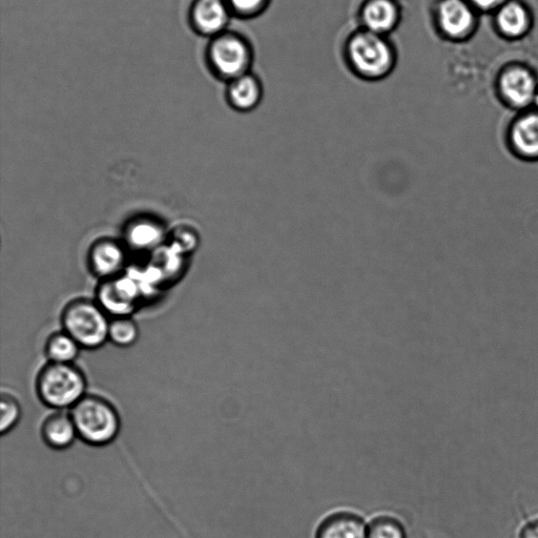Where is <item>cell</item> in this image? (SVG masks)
Returning <instances> with one entry per match:
<instances>
[{"label": "cell", "mask_w": 538, "mask_h": 538, "mask_svg": "<svg viewBox=\"0 0 538 538\" xmlns=\"http://www.w3.org/2000/svg\"><path fill=\"white\" fill-rule=\"evenodd\" d=\"M444 31L450 36H463L473 25V14L463 0H446L440 9Z\"/></svg>", "instance_id": "11"}, {"label": "cell", "mask_w": 538, "mask_h": 538, "mask_svg": "<svg viewBox=\"0 0 538 538\" xmlns=\"http://www.w3.org/2000/svg\"><path fill=\"white\" fill-rule=\"evenodd\" d=\"M40 436L51 449L61 451L71 448L79 440L70 411L54 410L40 426Z\"/></svg>", "instance_id": "5"}, {"label": "cell", "mask_w": 538, "mask_h": 538, "mask_svg": "<svg viewBox=\"0 0 538 538\" xmlns=\"http://www.w3.org/2000/svg\"><path fill=\"white\" fill-rule=\"evenodd\" d=\"M317 538H367V529L358 516L340 513L322 523Z\"/></svg>", "instance_id": "10"}, {"label": "cell", "mask_w": 538, "mask_h": 538, "mask_svg": "<svg viewBox=\"0 0 538 538\" xmlns=\"http://www.w3.org/2000/svg\"><path fill=\"white\" fill-rule=\"evenodd\" d=\"M162 236L161 227L150 220L134 223L128 232V240L136 248L154 247L159 244Z\"/></svg>", "instance_id": "17"}, {"label": "cell", "mask_w": 538, "mask_h": 538, "mask_svg": "<svg viewBox=\"0 0 538 538\" xmlns=\"http://www.w3.org/2000/svg\"><path fill=\"white\" fill-rule=\"evenodd\" d=\"M78 438L93 447H105L119 436L121 418L116 406L105 397L88 395L71 410Z\"/></svg>", "instance_id": "2"}, {"label": "cell", "mask_w": 538, "mask_h": 538, "mask_svg": "<svg viewBox=\"0 0 538 538\" xmlns=\"http://www.w3.org/2000/svg\"><path fill=\"white\" fill-rule=\"evenodd\" d=\"M350 49L355 65L365 73L378 74L388 65L389 50L384 41L375 35L356 37Z\"/></svg>", "instance_id": "4"}, {"label": "cell", "mask_w": 538, "mask_h": 538, "mask_svg": "<svg viewBox=\"0 0 538 538\" xmlns=\"http://www.w3.org/2000/svg\"><path fill=\"white\" fill-rule=\"evenodd\" d=\"M519 538H538V516L522 526Z\"/></svg>", "instance_id": "23"}, {"label": "cell", "mask_w": 538, "mask_h": 538, "mask_svg": "<svg viewBox=\"0 0 538 538\" xmlns=\"http://www.w3.org/2000/svg\"><path fill=\"white\" fill-rule=\"evenodd\" d=\"M498 23L504 34L511 37L520 36L528 27V15L521 5L509 3L501 9Z\"/></svg>", "instance_id": "14"}, {"label": "cell", "mask_w": 538, "mask_h": 538, "mask_svg": "<svg viewBox=\"0 0 538 538\" xmlns=\"http://www.w3.org/2000/svg\"><path fill=\"white\" fill-rule=\"evenodd\" d=\"M135 289L127 281L108 283L100 291V306L116 317H127L135 308Z\"/></svg>", "instance_id": "9"}, {"label": "cell", "mask_w": 538, "mask_h": 538, "mask_svg": "<svg viewBox=\"0 0 538 538\" xmlns=\"http://www.w3.org/2000/svg\"><path fill=\"white\" fill-rule=\"evenodd\" d=\"M502 92L509 103L524 108L534 102L535 82L531 74L520 68L506 72L501 81Z\"/></svg>", "instance_id": "7"}, {"label": "cell", "mask_w": 538, "mask_h": 538, "mask_svg": "<svg viewBox=\"0 0 538 538\" xmlns=\"http://www.w3.org/2000/svg\"><path fill=\"white\" fill-rule=\"evenodd\" d=\"M232 97L236 106L241 109L252 108L258 98L257 86L251 78H242L232 89Z\"/></svg>", "instance_id": "20"}, {"label": "cell", "mask_w": 538, "mask_h": 538, "mask_svg": "<svg viewBox=\"0 0 538 538\" xmlns=\"http://www.w3.org/2000/svg\"><path fill=\"white\" fill-rule=\"evenodd\" d=\"M367 538H405V531L397 521L381 517L371 523Z\"/></svg>", "instance_id": "21"}, {"label": "cell", "mask_w": 538, "mask_h": 538, "mask_svg": "<svg viewBox=\"0 0 538 538\" xmlns=\"http://www.w3.org/2000/svg\"><path fill=\"white\" fill-rule=\"evenodd\" d=\"M35 390L39 401L48 408L70 411L88 395V380L76 363L48 362L38 371Z\"/></svg>", "instance_id": "1"}, {"label": "cell", "mask_w": 538, "mask_h": 538, "mask_svg": "<svg viewBox=\"0 0 538 538\" xmlns=\"http://www.w3.org/2000/svg\"><path fill=\"white\" fill-rule=\"evenodd\" d=\"M0 413H2V419H0V433L2 436L10 433L22 420L23 407L19 400L11 391H2V397H0Z\"/></svg>", "instance_id": "18"}, {"label": "cell", "mask_w": 538, "mask_h": 538, "mask_svg": "<svg viewBox=\"0 0 538 538\" xmlns=\"http://www.w3.org/2000/svg\"><path fill=\"white\" fill-rule=\"evenodd\" d=\"M196 17L204 30L215 31L224 25L226 13L220 0H202L197 8Z\"/></svg>", "instance_id": "19"}, {"label": "cell", "mask_w": 538, "mask_h": 538, "mask_svg": "<svg viewBox=\"0 0 538 538\" xmlns=\"http://www.w3.org/2000/svg\"><path fill=\"white\" fill-rule=\"evenodd\" d=\"M470 2L480 9L488 10L498 6L503 0H470Z\"/></svg>", "instance_id": "25"}, {"label": "cell", "mask_w": 538, "mask_h": 538, "mask_svg": "<svg viewBox=\"0 0 538 538\" xmlns=\"http://www.w3.org/2000/svg\"><path fill=\"white\" fill-rule=\"evenodd\" d=\"M110 322L105 309L88 300L70 303L61 316L62 330L88 350L99 349L109 341Z\"/></svg>", "instance_id": "3"}, {"label": "cell", "mask_w": 538, "mask_h": 538, "mask_svg": "<svg viewBox=\"0 0 538 538\" xmlns=\"http://www.w3.org/2000/svg\"><path fill=\"white\" fill-rule=\"evenodd\" d=\"M213 57L223 73L234 75L239 73L245 64V49L235 39H222L215 45Z\"/></svg>", "instance_id": "13"}, {"label": "cell", "mask_w": 538, "mask_h": 538, "mask_svg": "<svg viewBox=\"0 0 538 538\" xmlns=\"http://www.w3.org/2000/svg\"><path fill=\"white\" fill-rule=\"evenodd\" d=\"M232 3L240 10H252L261 3V0H232Z\"/></svg>", "instance_id": "24"}, {"label": "cell", "mask_w": 538, "mask_h": 538, "mask_svg": "<svg viewBox=\"0 0 538 538\" xmlns=\"http://www.w3.org/2000/svg\"><path fill=\"white\" fill-rule=\"evenodd\" d=\"M140 336L139 326L130 316L116 317L110 322L109 341L120 348L135 345Z\"/></svg>", "instance_id": "15"}, {"label": "cell", "mask_w": 538, "mask_h": 538, "mask_svg": "<svg viewBox=\"0 0 538 538\" xmlns=\"http://www.w3.org/2000/svg\"><path fill=\"white\" fill-rule=\"evenodd\" d=\"M510 146L516 155L524 159H538V113L525 115L514 122Z\"/></svg>", "instance_id": "6"}, {"label": "cell", "mask_w": 538, "mask_h": 538, "mask_svg": "<svg viewBox=\"0 0 538 538\" xmlns=\"http://www.w3.org/2000/svg\"><path fill=\"white\" fill-rule=\"evenodd\" d=\"M534 103H535V106L538 108V93H536L535 95Z\"/></svg>", "instance_id": "26"}, {"label": "cell", "mask_w": 538, "mask_h": 538, "mask_svg": "<svg viewBox=\"0 0 538 538\" xmlns=\"http://www.w3.org/2000/svg\"><path fill=\"white\" fill-rule=\"evenodd\" d=\"M364 17L372 31L384 32L395 23L396 10L387 0H375L367 6Z\"/></svg>", "instance_id": "16"}, {"label": "cell", "mask_w": 538, "mask_h": 538, "mask_svg": "<svg viewBox=\"0 0 538 538\" xmlns=\"http://www.w3.org/2000/svg\"><path fill=\"white\" fill-rule=\"evenodd\" d=\"M90 262L95 274L108 278L121 271L126 264V254L117 242L102 240L92 247Z\"/></svg>", "instance_id": "8"}, {"label": "cell", "mask_w": 538, "mask_h": 538, "mask_svg": "<svg viewBox=\"0 0 538 538\" xmlns=\"http://www.w3.org/2000/svg\"><path fill=\"white\" fill-rule=\"evenodd\" d=\"M199 239L194 230L183 227L178 229L173 235V247L178 253L188 254L196 250Z\"/></svg>", "instance_id": "22"}, {"label": "cell", "mask_w": 538, "mask_h": 538, "mask_svg": "<svg viewBox=\"0 0 538 538\" xmlns=\"http://www.w3.org/2000/svg\"><path fill=\"white\" fill-rule=\"evenodd\" d=\"M80 345L65 330L51 335L45 344L48 362L60 364L75 363L81 353Z\"/></svg>", "instance_id": "12"}]
</instances>
